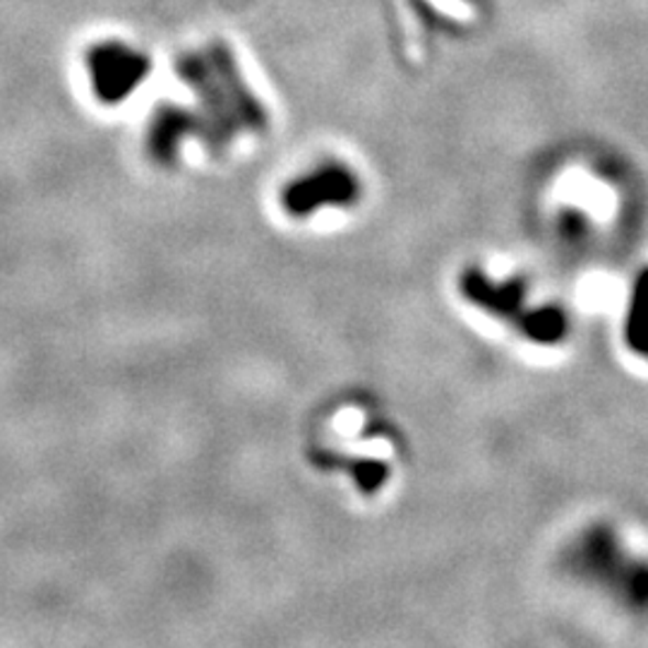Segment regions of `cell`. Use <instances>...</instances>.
<instances>
[{
	"mask_svg": "<svg viewBox=\"0 0 648 648\" xmlns=\"http://www.w3.org/2000/svg\"><path fill=\"white\" fill-rule=\"evenodd\" d=\"M627 341L634 351L648 353V272H644L637 286H634L627 322Z\"/></svg>",
	"mask_w": 648,
	"mask_h": 648,
	"instance_id": "cell-4",
	"label": "cell"
},
{
	"mask_svg": "<svg viewBox=\"0 0 648 648\" xmlns=\"http://www.w3.org/2000/svg\"><path fill=\"white\" fill-rule=\"evenodd\" d=\"M461 290L473 303L499 320L517 327L524 337L536 343H558L567 334V315L560 308H524V288L519 282L497 284L481 272H466Z\"/></svg>",
	"mask_w": 648,
	"mask_h": 648,
	"instance_id": "cell-1",
	"label": "cell"
},
{
	"mask_svg": "<svg viewBox=\"0 0 648 648\" xmlns=\"http://www.w3.org/2000/svg\"><path fill=\"white\" fill-rule=\"evenodd\" d=\"M150 58L121 42H103L89 48L87 68L95 95L101 101H123L150 75Z\"/></svg>",
	"mask_w": 648,
	"mask_h": 648,
	"instance_id": "cell-2",
	"label": "cell"
},
{
	"mask_svg": "<svg viewBox=\"0 0 648 648\" xmlns=\"http://www.w3.org/2000/svg\"><path fill=\"white\" fill-rule=\"evenodd\" d=\"M359 197V183L339 166H329L317 174L288 185L284 209L294 217H308L325 205H349Z\"/></svg>",
	"mask_w": 648,
	"mask_h": 648,
	"instance_id": "cell-3",
	"label": "cell"
}]
</instances>
